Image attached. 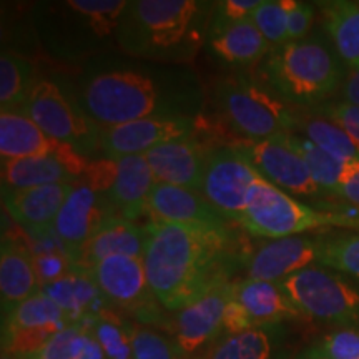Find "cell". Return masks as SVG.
<instances>
[{"label":"cell","instance_id":"836d02e7","mask_svg":"<svg viewBox=\"0 0 359 359\" xmlns=\"http://www.w3.org/2000/svg\"><path fill=\"white\" fill-rule=\"evenodd\" d=\"M318 264L359 280V231L323 235Z\"/></svg>","mask_w":359,"mask_h":359},{"label":"cell","instance_id":"4fadbf2b","mask_svg":"<svg viewBox=\"0 0 359 359\" xmlns=\"http://www.w3.org/2000/svg\"><path fill=\"white\" fill-rule=\"evenodd\" d=\"M257 172L273 185L299 196L323 195L311 173L293 148L286 145L281 135L269 140H246L235 145Z\"/></svg>","mask_w":359,"mask_h":359},{"label":"cell","instance_id":"b9f144b4","mask_svg":"<svg viewBox=\"0 0 359 359\" xmlns=\"http://www.w3.org/2000/svg\"><path fill=\"white\" fill-rule=\"evenodd\" d=\"M313 19L314 8L311 4L288 0V42L306 39Z\"/></svg>","mask_w":359,"mask_h":359},{"label":"cell","instance_id":"f907efd6","mask_svg":"<svg viewBox=\"0 0 359 359\" xmlns=\"http://www.w3.org/2000/svg\"><path fill=\"white\" fill-rule=\"evenodd\" d=\"M185 359H203V356H188Z\"/></svg>","mask_w":359,"mask_h":359},{"label":"cell","instance_id":"484cf974","mask_svg":"<svg viewBox=\"0 0 359 359\" xmlns=\"http://www.w3.org/2000/svg\"><path fill=\"white\" fill-rule=\"evenodd\" d=\"M42 291L52 298L58 308L64 311L72 325L83 321L85 318L98 316L107 304L88 269L75 264L65 276L45 285Z\"/></svg>","mask_w":359,"mask_h":359},{"label":"cell","instance_id":"60d3db41","mask_svg":"<svg viewBox=\"0 0 359 359\" xmlns=\"http://www.w3.org/2000/svg\"><path fill=\"white\" fill-rule=\"evenodd\" d=\"M34 259L42 288L48 283L65 276L75 266V263L67 257L64 251H47V253L34 255Z\"/></svg>","mask_w":359,"mask_h":359},{"label":"cell","instance_id":"e0dca14e","mask_svg":"<svg viewBox=\"0 0 359 359\" xmlns=\"http://www.w3.org/2000/svg\"><path fill=\"white\" fill-rule=\"evenodd\" d=\"M323 235H296L271 240L246 259L248 278L278 283L320 262Z\"/></svg>","mask_w":359,"mask_h":359},{"label":"cell","instance_id":"52a82bcc","mask_svg":"<svg viewBox=\"0 0 359 359\" xmlns=\"http://www.w3.org/2000/svg\"><path fill=\"white\" fill-rule=\"evenodd\" d=\"M215 100L228 123L248 140L294 133L299 114L273 90L246 77H226L215 85Z\"/></svg>","mask_w":359,"mask_h":359},{"label":"cell","instance_id":"30bf717a","mask_svg":"<svg viewBox=\"0 0 359 359\" xmlns=\"http://www.w3.org/2000/svg\"><path fill=\"white\" fill-rule=\"evenodd\" d=\"M263 177L235 145L210 150L200 193L226 222L238 223Z\"/></svg>","mask_w":359,"mask_h":359},{"label":"cell","instance_id":"d6986e66","mask_svg":"<svg viewBox=\"0 0 359 359\" xmlns=\"http://www.w3.org/2000/svg\"><path fill=\"white\" fill-rule=\"evenodd\" d=\"M156 180L145 155L110 160L109 187L103 195L115 217L135 222L147 213L148 198Z\"/></svg>","mask_w":359,"mask_h":359},{"label":"cell","instance_id":"9c48e42d","mask_svg":"<svg viewBox=\"0 0 359 359\" xmlns=\"http://www.w3.org/2000/svg\"><path fill=\"white\" fill-rule=\"evenodd\" d=\"M45 133L87 156L102 143V127L93 122L79 100H72L52 80H37L22 107Z\"/></svg>","mask_w":359,"mask_h":359},{"label":"cell","instance_id":"d590c367","mask_svg":"<svg viewBox=\"0 0 359 359\" xmlns=\"http://www.w3.org/2000/svg\"><path fill=\"white\" fill-rule=\"evenodd\" d=\"M251 20L271 48L288 43V0H262Z\"/></svg>","mask_w":359,"mask_h":359},{"label":"cell","instance_id":"f35d334b","mask_svg":"<svg viewBox=\"0 0 359 359\" xmlns=\"http://www.w3.org/2000/svg\"><path fill=\"white\" fill-rule=\"evenodd\" d=\"M313 348L330 359H359V331L339 327L323 336Z\"/></svg>","mask_w":359,"mask_h":359},{"label":"cell","instance_id":"7c38bea8","mask_svg":"<svg viewBox=\"0 0 359 359\" xmlns=\"http://www.w3.org/2000/svg\"><path fill=\"white\" fill-rule=\"evenodd\" d=\"M0 156L2 160L52 156L77 177L87 172L90 161L74 147L47 135L29 116L19 111L0 114Z\"/></svg>","mask_w":359,"mask_h":359},{"label":"cell","instance_id":"d4e9b609","mask_svg":"<svg viewBox=\"0 0 359 359\" xmlns=\"http://www.w3.org/2000/svg\"><path fill=\"white\" fill-rule=\"evenodd\" d=\"M145 243V226L142 228L132 219L110 217L98 228L95 235L90 238L77 264L88 269L95 263L110 257H133L143 259Z\"/></svg>","mask_w":359,"mask_h":359},{"label":"cell","instance_id":"ba28073f","mask_svg":"<svg viewBox=\"0 0 359 359\" xmlns=\"http://www.w3.org/2000/svg\"><path fill=\"white\" fill-rule=\"evenodd\" d=\"M278 285L306 318L359 331V285L351 276L314 264Z\"/></svg>","mask_w":359,"mask_h":359},{"label":"cell","instance_id":"7bdbcfd3","mask_svg":"<svg viewBox=\"0 0 359 359\" xmlns=\"http://www.w3.org/2000/svg\"><path fill=\"white\" fill-rule=\"evenodd\" d=\"M257 327L255 321L246 311L243 304L233 296V285H231V296L228 299L226 306L223 313V336H233L245 333V331Z\"/></svg>","mask_w":359,"mask_h":359},{"label":"cell","instance_id":"8d00e7d4","mask_svg":"<svg viewBox=\"0 0 359 359\" xmlns=\"http://www.w3.org/2000/svg\"><path fill=\"white\" fill-rule=\"evenodd\" d=\"M93 320L95 316L85 318L83 321L64 327L53 334L37 354L29 359H80L85 336H87L90 326L93 325Z\"/></svg>","mask_w":359,"mask_h":359},{"label":"cell","instance_id":"3957f363","mask_svg":"<svg viewBox=\"0 0 359 359\" xmlns=\"http://www.w3.org/2000/svg\"><path fill=\"white\" fill-rule=\"evenodd\" d=\"M213 6L203 0H133L120 20L116 47L137 60L190 64L208 39Z\"/></svg>","mask_w":359,"mask_h":359},{"label":"cell","instance_id":"bcb514c9","mask_svg":"<svg viewBox=\"0 0 359 359\" xmlns=\"http://www.w3.org/2000/svg\"><path fill=\"white\" fill-rule=\"evenodd\" d=\"M341 97L344 103L359 105V69L351 70V74L344 79L341 85Z\"/></svg>","mask_w":359,"mask_h":359},{"label":"cell","instance_id":"7a4b0ae2","mask_svg":"<svg viewBox=\"0 0 359 359\" xmlns=\"http://www.w3.org/2000/svg\"><path fill=\"white\" fill-rule=\"evenodd\" d=\"M145 231L148 283L168 311H182L230 281L235 245L228 226L150 222Z\"/></svg>","mask_w":359,"mask_h":359},{"label":"cell","instance_id":"5b68a950","mask_svg":"<svg viewBox=\"0 0 359 359\" xmlns=\"http://www.w3.org/2000/svg\"><path fill=\"white\" fill-rule=\"evenodd\" d=\"M259 74L281 100L308 109L330 98L344 82L343 60L320 39L271 48L262 60Z\"/></svg>","mask_w":359,"mask_h":359},{"label":"cell","instance_id":"5bb4252c","mask_svg":"<svg viewBox=\"0 0 359 359\" xmlns=\"http://www.w3.org/2000/svg\"><path fill=\"white\" fill-rule=\"evenodd\" d=\"M110 217L115 215L105 195L88 185H79L74 188L58 213L53 236L60 245V250H64L67 257L77 264L90 238Z\"/></svg>","mask_w":359,"mask_h":359},{"label":"cell","instance_id":"ac0fdd59","mask_svg":"<svg viewBox=\"0 0 359 359\" xmlns=\"http://www.w3.org/2000/svg\"><path fill=\"white\" fill-rule=\"evenodd\" d=\"M77 185L57 183L35 188H4L2 201L11 217L30 235L47 238L53 235L55 219L65 200Z\"/></svg>","mask_w":359,"mask_h":359},{"label":"cell","instance_id":"cb8c5ba5","mask_svg":"<svg viewBox=\"0 0 359 359\" xmlns=\"http://www.w3.org/2000/svg\"><path fill=\"white\" fill-rule=\"evenodd\" d=\"M233 296L243 304L257 326L281 325L283 321L306 318L278 283L253 278L233 281Z\"/></svg>","mask_w":359,"mask_h":359},{"label":"cell","instance_id":"ffe728a7","mask_svg":"<svg viewBox=\"0 0 359 359\" xmlns=\"http://www.w3.org/2000/svg\"><path fill=\"white\" fill-rule=\"evenodd\" d=\"M208 155V148L190 137L155 147L145 158L156 183L200 191Z\"/></svg>","mask_w":359,"mask_h":359},{"label":"cell","instance_id":"8992f818","mask_svg":"<svg viewBox=\"0 0 359 359\" xmlns=\"http://www.w3.org/2000/svg\"><path fill=\"white\" fill-rule=\"evenodd\" d=\"M238 224L253 236L280 240L331 226L359 230V218L314 210L262 178Z\"/></svg>","mask_w":359,"mask_h":359},{"label":"cell","instance_id":"7dc6e473","mask_svg":"<svg viewBox=\"0 0 359 359\" xmlns=\"http://www.w3.org/2000/svg\"><path fill=\"white\" fill-rule=\"evenodd\" d=\"M80 359H107L105 351L102 349L100 343H98L95 338V333H93V325L90 326L88 333L85 336V343L82 353H80Z\"/></svg>","mask_w":359,"mask_h":359},{"label":"cell","instance_id":"ee69618b","mask_svg":"<svg viewBox=\"0 0 359 359\" xmlns=\"http://www.w3.org/2000/svg\"><path fill=\"white\" fill-rule=\"evenodd\" d=\"M259 4H262V0H223V2H215L212 19L223 22L251 19V15L259 7Z\"/></svg>","mask_w":359,"mask_h":359},{"label":"cell","instance_id":"1f68e13d","mask_svg":"<svg viewBox=\"0 0 359 359\" xmlns=\"http://www.w3.org/2000/svg\"><path fill=\"white\" fill-rule=\"evenodd\" d=\"M34 82V65L19 53L4 48L0 55V107L2 111H22Z\"/></svg>","mask_w":359,"mask_h":359},{"label":"cell","instance_id":"44dd1931","mask_svg":"<svg viewBox=\"0 0 359 359\" xmlns=\"http://www.w3.org/2000/svg\"><path fill=\"white\" fill-rule=\"evenodd\" d=\"M147 215L154 222L173 224L226 226L228 223L200 191L165 183H155L148 198Z\"/></svg>","mask_w":359,"mask_h":359},{"label":"cell","instance_id":"c3c4849f","mask_svg":"<svg viewBox=\"0 0 359 359\" xmlns=\"http://www.w3.org/2000/svg\"><path fill=\"white\" fill-rule=\"evenodd\" d=\"M296 359H330V358H326V356H323V354L320 353V351H316V349H314L313 346L311 348H308V349H304V351L299 354L298 358Z\"/></svg>","mask_w":359,"mask_h":359},{"label":"cell","instance_id":"d6a6232c","mask_svg":"<svg viewBox=\"0 0 359 359\" xmlns=\"http://www.w3.org/2000/svg\"><path fill=\"white\" fill-rule=\"evenodd\" d=\"M296 132H303V137L344 163L359 160V148L354 145L349 135L325 116L299 114Z\"/></svg>","mask_w":359,"mask_h":359},{"label":"cell","instance_id":"6da1fadb","mask_svg":"<svg viewBox=\"0 0 359 359\" xmlns=\"http://www.w3.org/2000/svg\"><path fill=\"white\" fill-rule=\"evenodd\" d=\"M79 103L93 122L109 128L154 116L195 118L203 95L187 65L118 62L85 75Z\"/></svg>","mask_w":359,"mask_h":359},{"label":"cell","instance_id":"277c9868","mask_svg":"<svg viewBox=\"0 0 359 359\" xmlns=\"http://www.w3.org/2000/svg\"><path fill=\"white\" fill-rule=\"evenodd\" d=\"M128 0H62L35 8L34 25L42 47L65 62L85 60L116 45Z\"/></svg>","mask_w":359,"mask_h":359},{"label":"cell","instance_id":"e575fe53","mask_svg":"<svg viewBox=\"0 0 359 359\" xmlns=\"http://www.w3.org/2000/svg\"><path fill=\"white\" fill-rule=\"evenodd\" d=\"M93 333L107 359H133L132 326L110 311H102L93 321Z\"/></svg>","mask_w":359,"mask_h":359},{"label":"cell","instance_id":"f546056e","mask_svg":"<svg viewBox=\"0 0 359 359\" xmlns=\"http://www.w3.org/2000/svg\"><path fill=\"white\" fill-rule=\"evenodd\" d=\"M281 137L286 142V145L293 148L296 154L304 160L309 173H311L316 185L321 188V191L336 195L351 161L344 163V161L334 158L303 135L283 133Z\"/></svg>","mask_w":359,"mask_h":359},{"label":"cell","instance_id":"4316f807","mask_svg":"<svg viewBox=\"0 0 359 359\" xmlns=\"http://www.w3.org/2000/svg\"><path fill=\"white\" fill-rule=\"evenodd\" d=\"M281 325L257 326L245 333L222 336L203 359H290Z\"/></svg>","mask_w":359,"mask_h":359},{"label":"cell","instance_id":"f6af8a7d","mask_svg":"<svg viewBox=\"0 0 359 359\" xmlns=\"http://www.w3.org/2000/svg\"><path fill=\"white\" fill-rule=\"evenodd\" d=\"M336 196L359 206V160L348 165L346 175L343 177Z\"/></svg>","mask_w":359,"mask_h":359},{"label":"cell","instance_id":"7402d4cb","mask_svg":"<svg viewBox=\"0 0 359 359\" xmlns=\"http://www.w3.org/2000/svg\"><path fill=\"white\" fill-rule=\"evenodd\" d=\"M206 42L215 57L224 64L238 67L262 62L271 50L251 19L238 22L212 19Z\"/></svg>","mask_w":359,"mask_h":359},{"label":"cell","instance_id":"83f0119b","mask_svg":"<svg viewBox=\"0 0 359 359\" xmlns=\"http://www.w3.org/2000/svg\"><path fill=\"white\" fill-rule=\"evenodd\" d=\"M318 6L336 53L349 69H359V2L333 0Z\"/></svg>","mask_w":359,"mask_h":359},{"label":"cell","instance_id":"4dcf8cb0","mask_svg":"<svg viewBox=\"0 0 359 359\" xmlns=\"http://www.w3.org/2000/svg\"><path fill=\"white\" fill-rule=\"evenodd\" d=\"M70 325L72 323L67 320L64 311L57 306L55 302L40 291L4 316L2 333L29 330L60 331Z\"/></svg>","mask_w":359,"mask_h":359},{"label":"cell","instance_id":"f1b7e54d","mask_svg":"<svg viewBox=\"0 0 359 359\" xmlns=\"http://www.w3.org/2000/svg\"><path fill=\"white\" fill-rule=\"evenodd\" d=\"M75 175L62 161L52 156H29V158L2 160L4 188H35L57 183H74Z\"/></svg>","mask_w":359,"mask_h":359},{"label":"cell","instance_id":"9a60e30c","mask_svg":"<svg viewBox=\"0 0 359 359\" xmlns=\"http://www.w3.org/2000/svg\"><path fill=\"white\" fill-rule=\"evenodd\" d=\"M196 118H143L102 128L100 148L109 160L145 155L155 147L193 137Z\"/></svg>","mask_w":359,"mask_h":359},{"label":"cell","instance_id":"8fae6325","mask_svg":"<svg viewBox=\"0 0 359 359\" xmlns=\"http://www.w3.org/2000/svg\"><path fill=\"white\" fill-rule=\"evenodd\" d=\"M88 273L111 306L127 311L140 323L154 325L160 320L161 304L151 291L142 258L110 257L90 266Z\"/></svg>","mask_w":359,"mask_h":359},{"label":"cell","instance_id":"603a6c76","mask_svg":"<svg viewBox=\"0 0 359 359\" xmlns=\"http://www.w3.org/2000/svg\"><path fill=\"white\" fill-rule=\"evenodd\" d=\"M42 291L34 255L25 246L4 240L0 248V298L4 316Z\"/></svg>","mask_w":359,"mask_h":359},{"label":"cell","instance_id":"681fc988","mask_svg":"<svg viewBox=\"0 0 359 359\" xmlns=\"http://www.w3.org/2000/svg\"><path fill=\"white\" fill-rule=\"evenodd\" d=\"M0 359H25V358H22V356H19V354H15V353L4 351V349H2V356H0Z\"/></svg>","mask_w":359,"mask_h":359},{"label":"cell","instance_id":"ab89813d","mask_svg":"<svg viewBox=\"0 0 359 359\" xmlns=\"http://www.w3.org/2000/svg\"><path fill=\"white\" fill-rule=\"evenodd\" d=\"M318 115L325 116L343 128L354 142V145L359 148V105L344 102L327 103V105L325 103L318 107Z\"/></svg>","mask_w":359,"mask_h":359},{"label":"cell","instance_id":"74e56055","mask_svg":"<svg viewBox=\"0 0 359 359\" xmlns=\"http://www.w3.org/2000/svg\"><path fill=\"white\" fill-rule=\"evenodd\" d=\"M133 359H185L177 341L147 326H132Z\"/></svg>","mask_w":359,"mask_h":359},{"label":"cell","instance_id":"2e32d148","mask_svg":"<svg viewBox=\"0 0 359 359\" xmlns=\"http://www.w3.org/2000/svg\"><path fill=\"white\" fill-rule=\"evenodd\" d=\"M231 281L222 283L198 302L177 311L173 339L185 356L212 346L223 336V313L231 296Z\"/></svg>","mask_w":359,"mask_h":359}]
</instances>
